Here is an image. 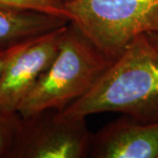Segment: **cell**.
Listing matches in <instances>:
<instances>
[{"mask_svg": "<svg viewBox=\"0 0 158 158\" xmlns=\"http://www.w3.org/2000/svg\"><path fill=\"white\" fill-rule=\"evenodd\" d=\"M59 112L77 118L119 113L142 122L158 119V48L148 34L133 40L85 95Z\"/></svg>", "mask_w": 158, "mask_h": 158, "instance_id": "obj_1", "label": "cell"}, {"mask_svg": "<svg viewBox=\"0 0 158 158\" xmlns=\"http://www.w3.org/2000/svg\"><path fill=\"white\" fill-rule=\"evenodd\" d=\"M113 61L69 22L56 56L17 111L22 117L48 110L62 111L85 95Z\"/></svg>", "mask_w": 158, "mask_h": 158, "instance_id": "obj_2", "label": "cell"}, {"mask_svg": "<svg viewBox=\"0 0 158 158\" xmlns=\"http://www.w3.org/2000/svg\"><path fill=\"white\" fill-rule=\"evenodd\" d=\"M64 6L69 22L112 60L136 37L158 34V0H70Z\"/></svg>", "mask_w": 158, "mask_h": 158, "instance_id": "obj_3", "label": "cell"}, {"mask_svg": "<svg viewBox=\"0 0 158 158\" xmlns=\"http://www.w3.org/2000/svg\"><path fill=\"white\" fill-rule=\"evenodd\" d=\"M91 136L85 118L48 110L22 123L8 158H83L90 154Z\"/></svg>", "mask_w": 158, "mask_h": 158, "instance_id": "obj_4", "label": "cell"}, {"mask_svg": "<svg viewBox=\"0 0 158 158\" xmlns=\"http://www.w3.org/2000/svg\"><path fill=\"white\" fill-rule=\"evenodd\" d=\"M68 24L38 37L11 60L0 77V107L17 111L56 56Z\"/></svg>", "mask_w": 158, "mask_h": 158, "instance_id": "obj_5", "label": "cell"}, {"mask_svg": "<svg viewBox=\"0 0 158 158\" xmlns=\"http://www.w3.org/2000/svg\"><path fill=\"white\" fill-rule=\"evenodd\" d=\"M90 156L158 158V119L142 122L127 116L91 136Z\"/></svg>", "mask_w": 158, "mask_h": 158, "instance_id": "obj_6", "label": "cell"}, {"mask_svg": "<svg viewBox=\"0 0 158 158\" xmlns=\"http://www.w3.org/2000/svg\"><path fill=\"white\" fill-rule=\"evenodd\" d=\"M69 22L46 12L0 7V49L44 35Z\"/></svg>", "mask_w": 158, "mask_h": 158, "instance_id": "obj_7", "label": "cell"}, {"mask_svg": "<svg viewBox=\"0 0 158 158\" xmlns=\"http://www.w3.org/2000/svg\"><path fill=\"white\" fill-rule=\"evenodd\" d=\"M21 123L19 112L0 107V158H8Z\"/></svg>", "mask_w": 158, "mask_h": 158, "instance_id": "obj_8", "label": "cell"}, {"mask_svg": "<svg viewBox=\"0 0 158 158\" xmlns=\"http://www.w3.org/2000/svg\"><path fill=\"white\" fill-rule=\"evenodd\" d=\"M0 7L41 11L66 19L69 21L70 19L62 0H0Z\"/></svg>", "mask_w": 158, "mask_h": 158, "instance_id": "obj_9", "label": "cell"}, {"mask_svg": "<svg viewBox=\"0 0 158 158\" xmlns=\"http://www.w3.org/2000/svg\"><path fill=\"white\" fill-rule=\"evenodd\" d=\"M37 38L38 37L23 41V42L12 45L11 47L6 48L0 49V77H1L3 72L5 71L6 67L8 66V64L11 62V60L16 56L20 51H22L24 48L28 47L31 43H33Z\"/></svg>", "mask_w": 158, "mask_h": 158, "instance_id": "obj_10", "label": "cell"}, {"mask_svg": "<svg viewBox=\"0 0 158 158\" xmlns=\"http://www.w3.org/2000/svg\"><path fill=\"white\" fill-rule=\"evenodd\" d=\"M150 40H152V42L156 45V47L158 48V34H148Z\"/></svg>", "mask_w": 158, "mask_h": 158, "instance_id": "obj_11", "label": "cell"}, {"mask_svg": "<svg viewBox=\"0 0 158 158\" xmlns=\"http://www.w3.org/2000/svg\"><path fill=\"white\" fill-rule=\"evenodd\" d=\"M63 2H67V1H70V0H62Z\"/></svg>", "mask_w": 158, "mask_h": 158, "instance_id": "obj_12", "label": "cell"}]
</instances>
